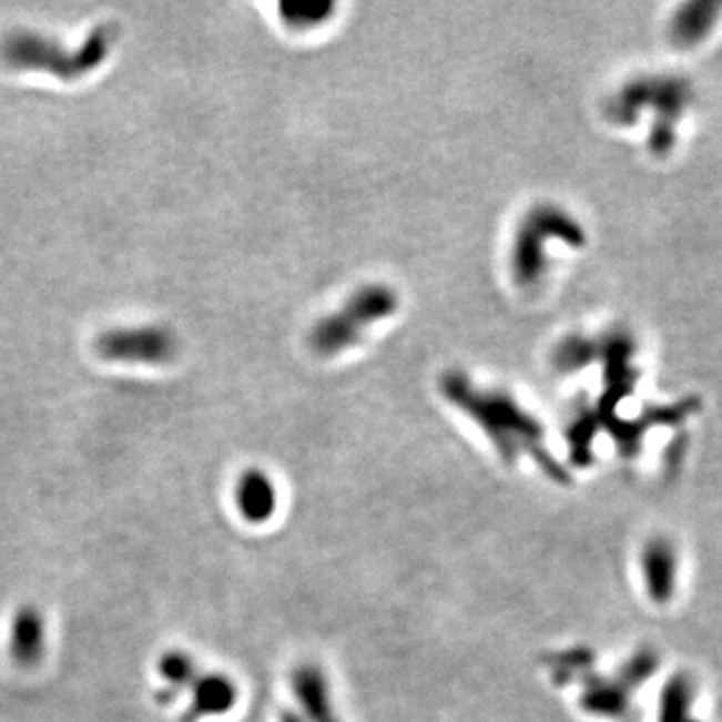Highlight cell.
Returning <instances> with one entry per match:
<instances>
[{
    "mask_svg": "<svg viewBox=\"0 0 722 722\" xmlns=\"http://www.w3.org/2000/svg\"><path fill=\"white\" fill-rule=\"evenodd\" d=\"M115 34L111 29L94 31L81 51H64L61 44L37 34H14L2 47L9 63L21 69H41L64 79L79 77L101 63L109 54Z\"/></svg>",
    "mask_w": 722,
    "mask_h": 722,
    "instance_id": "cell-5",
    "label": "cell"
},
{
    "mask_svg": "<svg viewBox=\"0 0 722 722\" xmlns=\"http://www.w3.org/2000/svg\"><path fill=\"white\" fill-rule=\"evenodd\" d=\"M640 572L652 602L667 604L679 578V555L667 538H652L640 552Z\"/></svg>",
    "mask_w": 722,
    "mask_h": 722,
    "instance_id": "cell-9",
    "label": "cell"
},
{
    "mask_svg": "<svg viewBox=\"0 0 722 722\" xmlns=\"http://www.w3.org/2000/svg\"><path fill=\"white\" fill-rule=\"evenodd\" d=\"M159 677L165 681V687L159 691V702L171 704L183 691H189L191 684L200 677L197 660L185 650H167L159 657Z\"/></svg>",
    "mask_w": 722,
    "mask_h": 722,
    "instance_id": "cell-13",
    "label": "cell"
},
{
    "mask_svg": "<svg viewBox=\"0 0 722 722\" xmlns=\"http://www.w3.org/2000/svg\"><path fill=\"white\" fill-rule=\"evenodd\" d=\"M550 240H562L570 247H582L587 233L582 225L556 205H538L526 213L512 247V275L518 285L532 287L545 277V247Z\"/></svg>",
    "mask_w": 722,
    "mask_h": 722,
    "instance_id": "cell-3",
    "label": "cell"
},
{
    "mask_svg": "<svg viewBox=\"0 0 722 722\" xmlns=\"http://www.w3.org/2000/svg\"><path fill=\"white\" fill-rule=\"evenodd\" d=\"M721 21V0H689L670 14L667 34L677 49L694 51L711 39Z\"/></svg>",
    "mask_w": 722,
    "mask_h": 722,
    "instance_id": "cell-7",
    "label": "cell"
},
{
    "mask_svg": "<svg viewBox=\"0 0 722 722\" xmlns=\"http://www.w3.org/2000/svg\"><path fill=\"white\" fill-rule=\"evenodd\" d=\"M99 354L113 362L165 364L177 356V339L165 327L111 329L99 337Z\"/></svg>",
    "mask_w": 722,
    "mask_h": 722,
    "instance_id": "cell-6",
    "label": "cell"
},
{
    "mask_svg": "<svg viewBox=\"0 0 722 722\" xmlns=\"http://www.w3.org/2000/svg\"><path fill=\"white\" fill-rule=\"evenodd\" d=\"M441 391L486 431L506 460L532 454L545 470L560 476L556 461L545 450V429L508 394L480 389L470 377L458 372L444 376Z\"/></svg>",
    "mask_w": 722,
    "mask_h": 722,
    "instance_id": "cell-1",
    "label": "cell"
},
{
    "mask_svg": "<svg viewBox=\"0 0 722 722\" xmlns=\"http://www.w3.org/2000/svg\"><path fill=\"white\" fill-rule=\"evenodd\" d=\"M233 504L243 522L262 526L270 522L277 512L279 492L267 471L250 468L240 474L235 481Z\"/></svg>",
    "mask_w": 722,
    "mask_h": 722,
    "instance_id": "cell-8",
    "label": "cell"
},
{
    "mask_svg": "<svg viewBox=\"0 0 722 722\" xmlns=\"http://www.w3.org/2000/svg\"><path fill=\"white\" fill-rule=\"evenodd\" d=\"M398 309V295L382 283L359 287L347 297L342 309L319 319L312 332V346L317 354L335 356L359 342L369 325L388 319Z\"/></svg>",
    "mask_w": 722,
    "mask_h": 722,
    "instance_id": "cell-4",
    "label": "cell"
},
{
    "mask_svg": "<svg viewBox=\"0 0 722 722\" xmlns=\"http://www.w3.org/2000/svg\"><path fill=\"white\" fill-rule=\"evenodd\" d=\"M597 359V342L584 335H570L560 346L556 347V366L565 372H576L590 366Z\"/></svg>",
    "mask_w": 722,
    "mask_h": 722,
    "instance_id": "cell-16",
    "label": "cell"
},
{
    "mask_svg": "<svg viewBox=\"0 0 722 722\" xmlns=\"http://www.w3.org/2000/svg\"><path fill=\"white\" fill-rule=\"evenodd\" d=\"M47 649V627L41 610L32 604H22L11 618L9 629V652L14 664L32 669L41 662Z\"/></svg>",
    "mask_w": 722,
    "mask_h": 722,
    "instance_id": "cell-12",
    "label": "cell"
},
{
    "mask_svg": "<svg viewBox=\"0 0 722 722\" xmlns=\"http://www.w3.org/2000/svg\"><path fill=\"white\" fill-rule=\"evenodd\" d=\"M282 722H305V719L299 712L287 711L283 712Z\"/></svg>",
    "mask_w": 722,
    "mask_h": 722,
    "instance_id": "cell-17",
    "label": "cell"
},
{
    "mask_svg": "<svg viewBox=\"0 0 722 722\" xmlns=\"http://www.w3.org/2000/svg\"><path fill=\"white\" fill-rule=\"evenodd\" d=\"M692 101L694 89L687 77L640 74L608 96L604 115L612 125L632 126L644 111H652L647 148L654 157H669L677 148L679 125Z\"/></svg>",
    "mask_w": 722,
    "mask_h": 722,
    "instance_id": "cell-2",
    "label": "cell"
},
{
    "mask_svg": "<svg viewBox=\"0 0 722 722\" xmlns=\"http://www.w3.org/2000/svg\"><path fill=\"white\" fill-rule=\"evenodd\" d=\"M334 9V2H327V0H305V2L304 0H292V2H283L279 7L283 21L294 29H309V27L322 24L329 19Z\"/></svg>",
    "mask_w": 722,
    "mask_h": 722,
    "instance_id": "cell-14",
    "label": "cell"
},
{
    "mask_svg": "<svg viewBox=\"0 0 722 722\" xmlns=\"http://www.w3.org/2000/svg\"><path fill=\"white\" fill-rule=\"evenodd\" d=\"M292 689L305 722H342L335 712L334 696L324 670L305 662L292 672Z\"/></svg>",
    "mask_w": 722,
    "mask_h": 722,
    "instance_id": "cell-10",
    "label": "cell"
},
{
    "mask_svg": "<svg viewBox=\"0 0 722 722\" xmlns=\"http://www.w3.org/2000/svg\"><path fill=\"white\" fill-rule=\"evenodd\" d=\"M191 702L183 712V722H200L207 716H221L233 711L240 691L235 681L223 672H201L191 684Z\"/></svg>",
    "mask_w": 722,
    "mask_h": 722,
    "instance_id": "cell-11",
    "label": "cell"
},
{
    "mask_svg": "<svg viewBox=\"0 0 722 722\" xmlns=\"http://www.w3.org/2000/svg\"><path fill=\"white\" fill-rule=\"evenodd\" d=\"M694 689L687 677H674L664 687L662 699H660V722H689L687 712L692 704Z\"/></svg>",
    "mask_w": 722,
    "mask_h": 722,
    "instance_id": "cell-15",
    "label": "cell"
}]
</instances>
